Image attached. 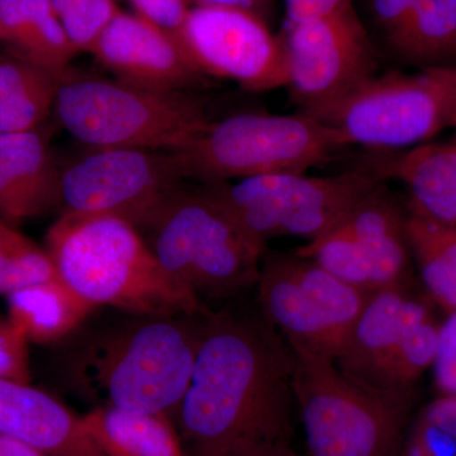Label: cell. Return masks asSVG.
<instances>
[{
	"label": "cell",
	"mask_w": 456,
	"mask_h": 456,
	"mask_svg": "<svg viewBox=\"0 0 456 456\" xmlns=\"http://www.w3.org/2000/svg\"><path fill=\"white\" fill-rule=\"evenodd\" d=\"M294 356L265 317H207L174 422L191 456H256L290 446Z\"/></svg>",
	"instance_id": "obj_1"
},
{
	"label": "cell",
	"mask_w": 456,
	"mask_h": 456,
	"mask_svg": "<svg viewBox=\"0 0 456 456\" xmlns=\"http://www.w3.org/2000/svg\"><path fill=\"white\" fill-rule=\"evenodd\" d=\"M209 312L131 314L90 330L61 362L66 388L94 407L175 417Z\"/></svg>",
	"instance_id": "obj_2"
},
{
	"label": "cell",
	"mask_w": 456,
	"mask_h": 456,
	"mask_svg": "<svg viewBox=\"0 0 456 456\" xmlns=\"http://www.w3.org/2000/svg\"><path fill=\"white\" fill-rule=\"evenodd\" d=\"M46 251L57 277L95 307L149 316L207 312L165 272L140 231L121 218L62 213L47 232Z\"/></svg>",
	"instance_id": "obj_3"
},
{
	"label": "cell",
	"mask_w": 456,
	"mask_h": 456,
	"mask_svg": "<svg viewBox=\"0 0 456 456\" xmlns=\"http://www.w3.org/2000/svg\"><path fill=\"white\" fill-rule=\"evenodd\" d=\"M142 232L165 272L200 303L230 298L259 281L266 244L200 184L182 185Z\"/></svg>",
	"instance_id": "obj_4"
},
{
	"label": "cell",
	"mask_w": 456,
	"mask_h": 456,
	"mask_svg": "<svg viewBox=\"0 0 456 456\" xmlns=\"http://www.w3.org/2000/svg\"><path fill=\"white\" fill-rule=\"evenodd\" d=\"M53 110L71 136L94 149L179 151L215 121L194 93L74 77L68 71Z\"/></svg>",
	"instance_id": "obj_5"
},
{
	"label": "cell",
	"mask_w": 456,
	"mask_h": 456,
	"mask_svg": "<svg viewBox=\"0 0 456 456\" xmlns=\"http://www.w3.org/2000/svg\"><path fill=\"white\" fill-rule=\"evenodd\" d=\"M293 391L311 456H397L412 391L377 388L332 359L294 353Z\"/></svg>",
	"instance_id": "obj_6"
},
{
	"label": "cell",
	"mask_w": 456,
	"mask_h": 456,
	"mask_svg": "<svg viewBox=\"0 0 456 456\" xmlns=\"http://www.w3.org/2000/svg\"><path fill=\"white\" fill-rule=\"evenodd\" d=\"M347 147L338 131L307 114L245 112L215 119L193 142L173 152L185 182L211 184L302 174Z\"/></svg>",
	"instance_id": "obj_7"
},
{
	"label": "cell",
	"mask_w": 456,
	"mask_h": 456,
	"mask_svg": "<svg viewBox=\"0 0 456 456\" xmlns=\"http://www.w3.org/2000/svg\"><path fill=\"white\" fill-rule=\"evenodd\" d=\"M307 116L334 128L349 146L395 151L424 145L456 127V66L375 75Z\"/></svg>",
	"instance_id": "obj_8"
},
{
	"label": "cell",
	"mask_w": 456,
	"mask_h": 456,
	"mask_svg": "<svg viewBox=\"0 0 456 456\" xmlns=\"http://www.w3.org/2000/svg\"><path fill=\"white\" fill-rule=\"evenodd\" d=\"M383 182L370 165L332 176L270 174L200 185L251 236L266 244L277 237L317 239Z\"/></svg>",
	"instance_id": "obj_9"
},
{
	"label": "cell",
	"mask_w": 456,
	"mask_h": 456,
	"mask_svg": "<svg viewBox=\"0 0 456 456\" xmlns=\"http://www.w3.org/2000/svg\"><path fill=\"white\" fill-rule=\"evenodd\" d=\"M256 285L263 316L294 353L335 362L370 296L297 254L265 253Z\"/></svg>",
	"instance_id": "obj_10"
},
{
	"label": "cell",
	"mask_w": 456,
	"mask_h": 456,
	"mask_svg": "<svg viewBox=\"0 0 456 456\" xmlns=\"http://www.w3.org/2000/svg\"><path fill=\"white\" fill-rule=\"evenodd\" d=\"M406 283L370 293L336 359L377 388L411 391L436 355L441 323Z\"/></svg>",
	"instance_id": "obj_11"
},
{
	"label": "cell",
	"mask_w": 456,
	"mask_h": 456,
	"mask_svg": "<svg viewBox=\"0 0 456 456\" xmlns=\"http://www.w3.org/2000/svg\"><path fill=\"white\" fill-rule=\"evenodd\" d=\"M184 184L175 152L95 149L61 170L59 209L112 216L141 232Z\"/></svg>",
	"instance_id": "obj_12"
},
{
	"label": "cell",
	"mask_w": 456,
	"mask_h": 456,
	"mask_svg": "<svg viewBox=\"0 0 456 456\" xmlns=\"http://www.w3.org/2000/svg\"><path fill=\"white\" fill-rule=\"evenodd\" d=\"M289 64L290 97L301 113L334 104L377 73L373 45L355 7L301 23L281 33Z\"/></svg>",
	"instance_id": "obj_13"
},
{
	"label": "cell",
	"mask_w": 456,
	"mask_h": 456,
	"mask_svg": "<svg viewBox=\"0 0 456 456\" xmlns=\"http://www.w3.org/2000/svg\"><path fill=\"white\" fill-rule=\"evenodd\" d=\"M176 38L207 77L232 80L251 93L289 84L283 38L253 11L194 5Z\"/></svg>",
	"instance_id": "obj_14"
},
{
	"label": "cell",
	"mask_w": 456,
	"mask_h": 456,
	"mask_svg": "<svg viewBox=\"0 0 456 456\" xmlns=\"http://www.w3.org/2000/svg\"><path fill=\"white\" fill-rule=\"evenodd\" d=\"M90 53L117 80L142 88L191 92L202 88L208 77L178 38L137 13L119 11Z\"/></svg>",
	"instance_id": "obj_15"
},
{
	"label": "cell",
	"mask_w": 456,
	"mask_h": 456,
	"mask_svg": "<svg viewBox=\"0 0 456 456\" xmlns=\"http://www.w3.org/2000/svg\"><path fill=\"white\" fill-rule=\"evenodd\" d=\"M0 432L46 456H106L82 416L31 383L0 379Z\"/></svg>",
	"instance_id": "obj_16"
},
{
	"label": "cell",
	"mask_w": 456,
	"mask_h": 456,
	"mask_svg": "<svg viewBox=\"0 0 456 456\" xmlns=\"http://www.w3.org/2000/svg\"><path fill=\"white\" fill-rule=\"evenodd\" d=\"M60 183L61 169L37 131L0 134V216L5 221L59 209Z\"/></svg>",
	"instance_id": "obj_17"
},
{
	"label": "cell",
	"mask_w": 456,
	"mask_h": 456,
	"mask_svg": "<svg viewBox=\"0 0 456 456\" xmlns=\"http://www.w3.org/2000/svg\"><path fill=\"white\" fill-rule=\"evenodd\" d=\"M338 224L346 228L373 264L382 288L406 283L411 264L407 212L380 183Z\"/></svg>",
	"instance_id": "obj_18"
},
{
	"label": "cell",
	"mask_w": 456,
	"mask_h": 456,
	"mask_svg": "<svg viewBox=\"0 0 456 456\" xmlns=\"http://www.w3.org/2000/svg\"><path fill=\"white\" fill-rule=\"evenodd\" d=\"M410 191V209L456 230V142L424 143L371 164Z\"/></svg>",
	"instance_id": "obj_19"
},
{
	"label": "cell",
	"mask_w": 456,
	"mask_h": 456,
	"mask_svg": "<svg viewBox=\"0 0 456 456\" xmlns=\"http://www.w3.org/2000/svg\"><path fill=\"white\" fill-rule=\"evenodd\" d=\"M8 320L28 342L55 344L73 335L95 310L59 277L7 294Z\"/></svg>",
	"instance_id": "obj_20"
},
{
	"label": "cell",
	"mask_w": 456,
	"mask_h": 456,
	"mask_svg": "<svg viewBox=\"0 0 456 456\" xmlns=\"http://www.w3.org/2000/svg\"><path fill=\"white\" fill-rule=\"evenodd\" d=\"M0 41L9 55L59 75L77 53L51 0H0Z\"/></svg>",
	"instance_id": "obj_21"
},
{
	"label": "cell",
	"mask_w": 456,
	"mask_h": 456,
	"mask_svg": "<svg viewBox=\"0 0 456 456\" xmlns=\"http://www.w3.org/2000/svg\"><path fill=\"white\" fill-rule=\"evenodd\" d=\"M82 419L106 456H191L175 422L164 413L93 407Z\"/></svg>",
	"instance_id": "obj_22"
},
{
	"label": "cell",
	"mask_w": 456,
	"mask_h": 456,
	"mask_svg": "<svg viewBox=\"0 0 456 456\" xmlns=\"http://www.w3.org/2000/svg\"><path fill=\"white\" fill-rule=\"evenodd\" d=\"M64 75L12 55L0 57V134L37 131L55 108Z\"/></svg>",
	"instance_id": "obj_23"
},
{
	"label": "cell",
	"mask_w": 456,
	"mask_h": 456,
	"mask_svg": "<svg viewBox=\"0 0 456 456\" xmlns=\"http://www.w3.org/2000/svg\"><path fill=\"white\" fill-rule=\"evenodd\" d=\"M388 46L419 70L456 66V0H416Z\"/></svg>",
	"instance_id": "obj_24"
},
{
	"label": "cell",
	"mask_w": 456,
	"mask_h": 456,
	"mask_svg": "<svg viewBox=\"0 0 456 456\" xmlns=\"http://www.w3.org/2000/svg\"><path fill=\"white\" fill-rule=\"evenodd\" d=\"M411 255L432 302L444 311H456V230L412 209L407 212Z\"/></svg>",
	"instance_id": "obj_25"
},
{
	"label": "cell",
	"mask_w": 456,
	"mask_h": 456,
	"mask_svg": "<svg viewBox=\"0 0 456 456\" xmlns=\"http://www.w3.org/2000/svg\"><path fill=\"white\" fill-rule=\"evenodd\" d=\"M57 278L46 248L0 220V294Z\"/></svg>",
	"instance_id": "obj_26"
},
{
	"label": "cell",
	"mask_w": 456,
	"mask_h": 456,
	"mask_svg": "<svg viewBox=\"0 0 456 456\" xmlns=\"http://www.w3.org/2000/svg\"><path fill=\"white\" fill-rule=\"evenodd\" d=\"M74 49L90 53L121 9L117 0H51Z\"/></svg>",
	"instance_id": "obj_27"
},
{
	"label": "cell",
	"mask_w": 456,
	"mask_h": 456,
	"mask_svg": "<svg viewBox=\"0 0 456 456\" xmlns=\"http://www.w3.org/2000/svg\"><path fill=\"white\" fill-rule=\"evenodd\" d=\"M28 344L8 318L0 317V379L31 383Z\"/></svg>",
	"instance_id": "obj_28"
},
{
	"label": "cell",
	"mask_w": 456,
	"mask_h": 456,
	"mask_svg": "<svg viewBox=\"0 0 456 456\" xmlns=\"http://www.w3.org/2000/svg\"><path fill=\"white\" fill-rule=\"evenodd\" d=\"M440 325L439 342L432 371L439 395L456 397V311Z\"/></svg>",
	"instance_id": "obj_29"
},
{
	"label": "cell",
	"mask_w": 456,
	"mask_h": 456,
	"mask_svg": "<svg viewBox=\"0 0 456 456\" xmlns=\"http://www.w3.org/2000/svg\"><path fill=\"white\" fill-rule=\"evenodd\" d=\"M128 2L136 11L134 13L146 18L174 37H178L180 28L184 25L191 8V0H128Z\"/></svg>",
	"instance_id": "obj_30"
},
{
	"label": "cell",
	"mask_w": 456,
	"mask_h": 456,
	"mask_svg": "<svg viewBox=\"0 0 456 456\" xmlns=\"http://www.w3.org/2000/svg\"><path fill=\"white\" fill-rule=\"evenodd\" d=\"M416 0H369L374 25L383 33L387 44L406 20Z\"/></svg>",
	"instance_id": "obj_31"
},
{
	"label": "cell",
	"mask_w": 456,
	"mask_h": 456,
	"mask_svg": "<svg viewBox=\"0 0 456 456\" xmlns=\"http://www.w3.org/2000/svg\"><path fill=\"white\" fill-rule=\"evenodd\" d=\"M288 23H301L330 16L350 7L354 0H284Z\"/></svg>",
	"instance_id": "obj_32"
},
{
	"label": "cell",
	"mask_w": 456,
	"mask_h": 456,
	"mask_svg": "<svg viewBox=\"0 0 456 456\" xmlns=\"http://www.w3.org/2000/svg\"><path fill=\"white\" fill-rule=\"evenodd\" d=\"M419 416L448 432L456 445V397L439 395L422 410Z\"/></svg>",
	"instance_id": "obj_33"
},
{
	"label": "cell",
	"mask_w": 456,
	"mask_h": 456,
	"mask_svg": "<svg viewBox=\"0 0 456 456\" xmlns=\"http://www.w3.org/2000/svg\"><path fill=\"white\" fill-rule=\"evenodd\" d=\"M196 5H220V7H235L248 9L263 16L269 7L270 0H191Z\"/></svg>",
	"instance_id": "obj_34"
},
{
	"label": "cell",
	"mask_w": 456,
	"mask_h": 456,
	"mask_svg": "<svg viewBox=\"0 0 456 456\" xmlns=\"http://www.w3.org/2000/svg\"><path fill=\"white\" fill-rule=\"evenodd\" d=\"M0 456H46L23 441L0 432Z\"/></svg>",
	"instance_id": "obj_35"
},
{
	"label": "cell",
	"mask_w": 456,
	"mask_h": 456,
	"mask_svg": "<svg viewBox=\"0 0 456 456\" xmlns=\"http://www.w3.org/2000/svg\"><path fill=\"white\" fill-rule=\"evenodd\" d=\"M256 456H301L297 454L296 452L290 446H281V448H275L269 450V452H263Z\"/></svg>",
	"instance_id": "obj_36"
},
{
	"label": "cell",
	"mask_w": 456,
	"mask_h": 456,
	"mask_svg": "<svg viewBox=\"0 0 456 456\" xmlns=\"http://www.w3.org/2000/svg\"><path fill=\"white\" fill-rule=\"evenodd\" d=\"M455 142H456V140H455Z\"/></svg>",
	"instance_id": "obj_37"
}]
</instances>
